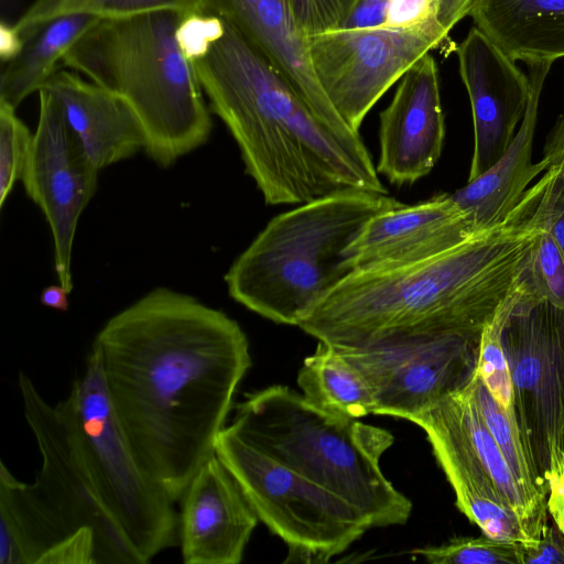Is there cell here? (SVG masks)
<instances>
[{"label":"cell","mask_w":564,"mask_h":564,"mask_svg":"<svg viewBox=\"0 0 564 564\" xmlns=\"http://www.w3.org/2000/svg\"><path fill=\"white\" fill-rule=\"evenodd\" d=\"M93 344L137 460L178 502L215 455L251 366L245 332L223 311L156 288L109 318Z\"/></svg>","instance_id":"obj_1"},{"label":"cell","mask_w":564,"mask_h":564,"mask_svg":"<svg viewBox=\"0 0 564 564\" xmlns=\"http://www.w3.org/2000/svg\"><path fill=\"white\" fill-rule=\"evenodd\" d=\"M540 178L501 223L409 264L357 270L297 324L318 341L365 348L442 334H481L525 274L542 230Z\"/></svg>","instance_id":"obj_2"},{"label":"cell","mask_w":564,"mask_h":564,"mask_svg":"<svg viewBox=\"0 0 564 564\" xmlns=\"http://www.w3.org/2000/svg\"><path fill=\"white\" fill-rule=\"evenodd\" d=\"M192 64L267 204H304L345 191L388 194L359 132L307 101L229 23Z\"/></svg>","instance_id":"obj_3"},{"label":"cell","mask_w":564,"mask_h":564,"mask_svg":"<svg viewBox=\"0 0 564 564\" xmlns=\"http://www.w3.org/2000/svg\"><path fill=\"white\" fill-rule=\"evenodd\" d=\"M25 421L42 457L32 484L0 465V538L23 564H144L98 492L67 395L51 404L19 371Z\"/></svg>","instance_id":"obj_4"},{"label":"cell","mask_w":564,"mask_h":564,"mask_svg":"<svg viewBox=\"0 0 564 564\" xmlns=\"http://www.w3.org/2000/svg\"><path fill=\"white\" fill-rule=\"evenodd\" d=\"M186 13L99 19L62 61L130 105L144 130V151L162 167L203 145L212 131L194 66L175 39Z\"/></svg>","instance_id":"obj_5"},{"label":"cell","mask_w":564,"mask_h":564,"mask_svg":"<svg viewBox=\"0 0 564 564\" xmlns=\"http://www.w3.org/2000/svg\"><path fill=\"white\" fill-rule=\"evenodd\" d=\"M228 426L347 501L370 529L409 520L412 502L380 467L381 456L393 444L389 431L327 412L281 384L246 394Z\"/></svg>","instance_id":"obj_6"},{"label":"cell","mask_w":564,"mask_h":564,"mask_svg":"<svg viewBox=\"0 0 564 564\" xmlns=\"http://www.w3.org/2000/svg\"><path fill=\"white\" fill-rule=\"evenodd\" d=\"M402 205L345 191L272 218L225 275L229 295L274 323L295 325L351 271L346 248L376 215Z\"/></svg>","instance_id":"obj_7"},{"label":"cell","mask_w":564,"mask_h":564,"mask_svg":"<svg viewBox=\"0 0 564 564\" xmlns=\"http://www.w3.org/2000/svg\"><path fill=\"white\" fill-rule=\"evenodd\" d=\"M68 395L100 498L143 563L178 545L176 502L137 460L113 410L95 344Z\"/></svg>","instance_id":"obj_8"},{"label":"cell","mask_w":564,"mask_h":564,"mask_svg":"<svg viewBox=\"0 0 564 564\" xmlns=\"http://www.w3.org/2000/svg\"><path fill=\"white\" fill-rule=\"evenodd\" d=\"M215 454L259 520L286 545V563H327L369 525L347 501L241 438L228 425Z\"/></svg>","instance_id":"obj_9"},{"label":"cell","mask_w":564,"mask_h":564,"mask_svg":"<svg viewBox=\"0 0 564 564\" xmlns=\"http://www.w3.org/2000/svg\"><path fill=\"white\" fill-rule=\"evenodd\" d=\"M501 346L519 425L545 479L564 454V311L535 292L527 271L510 295Z\"/></svg>","instance_id":"obj_10"},{"label":"cell","mask_w":564,"mask_h":564,"mask_svg":"<svg viewBox=\"0 0 564 564\" xmlns=\"http://www.w3.org/2000/svg\"><path fill=\"white\" fill-rule=\"evenodd\" d=\"M445 40L389 28L340 29L306 39L314 76L355 131L382 95L421 57Z\"/></svg>","instance_id":"obj_11"},{"label":"cell","mask_w":564,"mask_h":564,"mask_svg":"<svg viewBox=\"0 0 564 564\" xmlns=\"http://www.w3.org/2000/svg\"><path fill=\"white\" fill-rule=\"evenodd\" d=\"M480 336L453 333L365 348H337L370 384L376 401L373 414L409 421L471 380Z\"/></svg>","instance_id":"obj_12"},{"label":"cell","mask_w":564,"mask_h":564,"mask_svg":"<svg viewBox=\"0 0 564 564\" xmlns=\"http://www.w3.org/2000/svg\"><path fill=\"white\" fill-rule=\"evenodd\" d=\"M99 170L70 130L56 97L39 91V119L21 181L39 206L53 238L58 284L73 291L72 253L76 227L98 186Z\"/></svg>","instance_id":"obj_13"},{"label":"cell","mask_w":564,"mask_h":564,"mask_svg":"<svg viewBox=\"0 0 564 564\" xmlns=\"http://www.w3.org/2000/svg\"><path fill=\"white\" fill-rule=\"evenodd\" d=\"M459 75L469 96L474 151L467 182L506 152L524 117L530 80L510 56L473 26L456 48Z\"/></svg>","instance_id":"obj_14"},{"label":"cell","mask_w":564,"mask_h":564,"mask_svg":"<svg viewBox=\"0 0 564 564\" xmlns=\"http://www.w3.org/2000/svg\"><path fill=\"white\" fill-rule=\"evenodd\" d=\"M444 138L438 70L427 53L403 74L380 113L377 172L395 185L416 182L437 163Z\"/></svg>","instance_id":"obj_15"},{"label":"cell","mask_w":564,"mask_h":564,"mask_svg":"<svg viewBox=\"0 0 564 564\" xmlns=\"http://www.w3.org/2000/svg\"><path fill=\"white\" fill-rule=\"evenodd\" d=\"M178 502L184 564L241 562L259 518L216 454L198 469Z\"/></svg>","instance_id":"obj_16"},{"label":"cell","mask_w":564,"mask_h":564,"mask_svg":"<svg viewBox=\"0 0 564 564\" xmlns=\"http://www.w3.org/2000/svg\"><path fill=\"white\" fill-rule=\"evenodd\" d=\"M476 231L469 214L442 193L373 216L346 248V264L351 272L409 264L446 251Z\"/></svg>","instance_id":"obj_17"},{"label":"cell","mask_w":564,"mask_h":564,"mask_svg":"<svg viewBox=\"0 0 564 564\" xmlns=\"http://www.w3.org/2000/svg\"><path fill=\"white\" fill-rule=\"evenodd\" d=\"M409 421L426 434L452 486L456 507L484 535L527 542L522 527L482 465L454 410L451 394Z\"/></svg>","instance_id":"obj_18"},{"label":"cell","mask_w":564,"mask_h":564,"mask_svg":"<svg viewBox=\"0 0 564 564\" xmlns=\"http://www.w3.org/2000/svg\"><path fill=\"white\" fill-rule=\"evenodd\" d=\"M43 88L56 97L67 124L99 171L144 149L143 127L117 94L61 69Z\"/></svg>","instance_id":"obj_19"},{"label":"cell","mask_w":564,"mask_h":564,"mask_svg":"<svg viewBox=\"0 0 564 564\" xmlns=\"http://www.w3.org/2000/svg\"><path fill=\"white\" fill-rule=\"evenodd\" d=\"M553 63H524L530 80V97L513 140L489 170L451 194L454 202L469 214L476 230L505 220L519 204L530 183L547 170L545 161L541 159L532 163L531 158L540 97Z\"/></svg>","instance_id":"obj_20"},{"label":"cell","mask_w":564,"mask_h":564,"mask_svg":"<svg viewBox=\"0 0 564 564\" xmlns=\"http://www.w3.org/2000/svg\"><path fill=\"white\" fill-rule=\"evenodd\" d=\"M221 18L253 45L313 106L334 107L318 85L288 0H200L199 11Z\"/></svg>","instance_id":"obj_21"},{"label":"cell","mask_w":564,"mask_h":564,"mask_svg":"<svg viewBox=\"0 0 564 564\" xmlns=\"http://www.w3.org/2000/svg\"><path fill=\"white\" fill-rule=\"evenodd\" d=\"M469 17L516 62L564 57V0H476Z\"/></svg>","instance_id":"obj_22"},{"label":"cell","mask_w":564,"mask_h":564,"mask_svg":"<svg viewBox=\"0 0 564 564\" xmlns=\"http://www.w3.org/2000/svg\"><path fill=\"white\" fill-rule=\"evenodd\" d=\"M100 18L86 13L57 15L24 39L20 54L8 63L0 80V101L17 107L40 91L66 53Z\"/></svg>","instance_id":"obj_23"},{"label":"cell","mask_w":564,"mask_h":564,"mask_svg":"<svg viewBox=\"0 0 564 564\" xmlns=\"http://www.w3.org/2000/svg\"><path fill=\"white\" fill-rule=\"evenodd\" d=\"M302 394L316 406L336 415L361 419L375 412L370 384L337 347L318 341L297 373Z\"/></svg>","instance_id":"obj_24"},{"label":"cell","mask_w":564,"mask_h":564,"mask_svg":"<svg viewBox=\"0 0 564 564\" xmlns=\"http://www.w3.org/2000/svg\"><path fill=\"white\" fill-rule=\"evenodd\" d=\"M199 3L200 0H36L13 25L25 39L57 15L86 13L105 19L166 9L198 12Z\"/></svg>","instance_id":"obj_25"},{"label":"cell","mask_w":564,"mask_h":564,"mask_svg":"<svg viewBox=\"0 0 564 564\" xmlns=\"http://www.w3.org/2000/svg\"><path fill=\"white\" fill-rule=\"evenodd\" d=\"M476 0H388L384 28L427 31L445 37L469 15Z\"/></svg>","instance_id":"obj_26"},{"label":"cell","mask_w":564,"mask_h":564,"mask_svg":"<svg viewBox=\"0 0 564 564\" xmlns=\"http://www.w3.org/2000/svg\"><path fill=\"white\" fill-rule=\"evenodd\" d=\"M411 554L431 564H523L522 543L480 538H454L441 545L415 547Z\"/></svg>","instance_id":"obj_27"},{"label":"cell","mask_w":564,"mask_h":564,"mask_svg":"<svg viewBox=\"0 0 564 564\" xmlns=\"http://www.w3.org/2000/svg\"><path fill=\"white\" fill-rule=\"evenodd\" d=\"M33 134L15 108L0 101V207L21 180Z\"/></svg>","instance_id":"obj_28"},{"label":"cell","mask_w":564,"mask_h":564,"mask_svg":"<svg viewBox=\"0 0 564 564\" xmlns=\"http://www.w3.org/2000/svg\"><path fill=\"white\" fill-rule=\"evenodd\" d=\"M527 274L541 297L564 311V257L543 227L532 247Z\"/></svg>","instance_id":"obj_29"},{"label":"cell","mask_w":564,"mask_h":564,"mask_svg":"<svg viewBox=\"0 0 564 564\" xmlns=\"http://www.w3.org/2000/svg\"><path fill=\"white\" fill-rule=\"evenodd\" d=\"M359 0H288L300 34L306 40L343 28Z\"/></svg>","instance_id":"obj_30"},{"label":"cell","mask_w":564,"mask_h":564,"mask_svg":"<svg viewBox=\"0 0 564 564\" xmlns=\"http://www.w3.org/2000/svg\"><path fill=\"white\" fill-rule=\"evenodd\" d=\"M225 29L226 22L217 15L187 12L176 28L175 39L182 54L193 63L207 54Z\"/></svg>","instance_id":"obj_31"},{"label":"cell","mask_w":564,"mask_h":564,"mask_svg":"<svg viewBox=\"0 0 564 564\" xmlns=\"http://www.w3.org/2000/svg\"><path fill=\"white\" fill-rule=\"evenodd\" d=\"M543 178L536 213L542 227L551 235L564 257V174L558 167L550 166Z\"/></svg>","instance_id":"obj_32"},{"label":"cell","mask_w":564,"mask_h":564,"mask_svg":"<svg viewBox=\"0 0 564 564\" xmlns=\"http://www.w3.org/2000/svg\"><path fill=\"white\" fill-rule=\"evenodd\" d=\"M521 543L523 564H564V534L549 522L534 540Z\"/></svg>","instance_id":"obj_33"},{"label":"cell","mask_w":564,"mask_h":564,"mask_svg":"<svg viewBox=\"0 0 564 564\" xmlns=\"http://www.w3.org/2000/svg\"><path fill=\"white\" fill-rule=\"evenodd\" d=\"M545 480L549 486L546 499L549 514L564 534V454L556 467L546 474Z\"/></svg>","instance_id":"obj_34"},{"label":"cell","mask_w":564,"mask_h":564,"mask_svg":"<svg viewBox=\"0 0 564 564\" xmlns=\"http://www.w3.org/2000/svg\"><path fill=\"white\" fill-rule=\"evenodd\" d=\"M388 0H359L341 29L380 28Z\"/></svg>","instance_id":"obj_35"},{"label":"cell","mask_w":564,"mask_h":564,"mask_svg":"<svg viewBox=\"0 0 564 564\" xmlns=\"http://www.w3.org/2000/svg\"><path fill=\"white\" fill-rule=\"evenodd\" d=\"M542 160L546 162L547 169L556 166L564 174V113L558 117L549 134Z\"/></svg>","instance_id":"obj_36"},{"label":"cell","mask_w":564,"mask_h":564,"mask_svg":"<svg viewBox=\"0 0 564 564\" xmlns=\"http://www.w3.org/2000/svg\"><path fill=\"white\" fill-rule=\"evenodd\" d=\"M24 37L12 24H0V58L2 62H11L24 46Z\"/></svg>","instance_id":"obj_37"},{"label":"cell","mask_w":564,"mask_h":564,"mask_svg":"<svg viewBox=\"0 0 564 564\" xmlns=\"http://www.w3.org/2000/svg\"><path fill=\"white\" fill-rule=\"evenodd\" d=\"M69 292L62 285H50L43 289L40 295V302L47 307L65 312L69 307Z\"/></svg>","instance_id":"obj_38"}]
</instances>
